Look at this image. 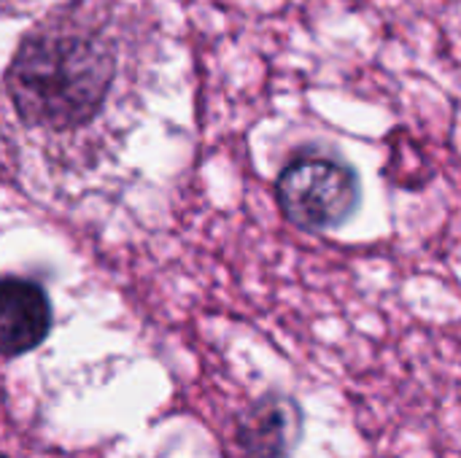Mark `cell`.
I'll use <instances>...</instances> for the list:
<instances>
[{
  "label": "cell",
  "instance_id": "277c9868",
  "mask_svg": "<svg viewBox=\"0 0 461 458\" xmlns=\"http://www.w3.org/2000/svg\"><path fill=\"white\" fill-rule=\"evenodd\" d=\"M54 327L46 289L24 275L0 278V359H19L41 348Z\"/></svg>",
  "mask_w": 461,
  "mask_h": 458
},
{
  "label": "cell",
  "instance_id": "8992f818",
  "mask_svg": "<svg viewBox=\"0 0 461 458\" xmlns=\"http://www.w3.org/2000/svg\"><path fill=\"white\" fill-rule=\"evenodd\" d=\"M0 458H11V456H8V454H3V451H0Z\"/></svg>",
  "mask_w": 461,
  "mask_h": 458
},
{
  "label": "cell",
  "instance_id": "3957f363",
  "mask_svg": "<svg viewBox=\"0 0 461 458\" xmlns=\"http://www.w3.org/2000/svg\"><path fill=\"white\" fill-rule=\"evenodd\" d=\"M305 437V410L297 397L265 391L235 416L240 458H292Z\"/></svg>",
  "mask_w": 461,
  "mask_h": 458
},
{
  "label": "cell",
  "instance_id": "5b68a950",
  "mask_svg": "<svg viewBox=\"0 0 461 458\" xmlns=\"http://www.w3.org/2000/svg\"><path fill=\"white\" fill-rule=\"evenodd\" d=\"M8 3H11V0H0V13H5V11H8Z\"/></svg>",
  "mask_w": 461,
  "mask_h": 458
},
{
  "label": "cell",
  "instance_id": "6da1fadb",
  "mask_svg": "<svg viewBox=\"0 0 461 458\" xmlns=\"http://www.w3.org/2000/svg\"><path fill=\"white\" fill-rule=\"evenodd\" d=\"M113 78L116 49L95 24L49 16L19 40L5 92L22 124L73 132L100 113Z\"/></svg>",
  "mask_w": 461,
  "mask_h": 458
},
{
  "label": "cell",
  "instance_id": "7a4b0ae2",
  "mask_svg": "<svg viewBox=\"0 0 461 458\" xmlns=\"http://www.w3.org/2000/svg\"><path fill=\"white\" fill-rule=\"evenodd\" d=\"M359 194L354 167L324 151L297 154L276 181V200L284 219L305 232L343 227L359 208Z\"/></svg>",
  "mask_w": 461,
  "mask_h": 458
}]
</instances>
